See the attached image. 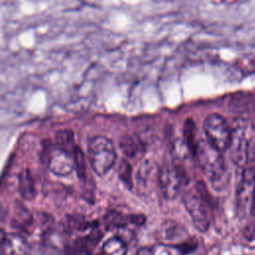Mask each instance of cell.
<instances>
[{
    "instance_id": "obj_4",
    "label": "cell",
    "mask_w": 255,
    "mask_h": 255,
    "mask_svg": "<svg viewBox=\"0 0 255 255\" xmlns=\"http://www.w3.org/2000/svg\"><path fill=\"white\" fill-rule=\"evenodd\" d=\"M255 200V167L242 169L236 188V213L240 220L248 221Z\"/></svg>"
},
{
    "instance_id": "obj_19",
    "label": "cell",
    "mask_w": 255,
    "mask_h": 255,
    "mask_svg": "<svg viewBox=\"0 0 255 255\" xmlns=\"http://www.w3.org/2000/svg\"><path fill=\"white\" fill-rule=\"evenodd\" d=\"M119 175L121 179L130 188L131 187V167L126 160L122 161L119 168Z\"/></svg>"
},
{
    "instance_id": "obj_8",
    "label": "cell",
    "mask_w": 255,
    "mask_h": 255,
    "mask_svg": "<svg viewBox=\"0 0 255 255\" xmlns=\"http://www.w3.org/2000/svg\"><path fill=\"white\" fill-rule=\"evenodd\" d=\"M47 166L53 174L58 176H67L75 168L74 155L56 146L48 152Z\"/></svg>"
},
{
    "instance_id": "obj_5",
    "label": "cell",
    "mask_w": 255,
    "mask_h": 255,
    "mask_svg": "<svg viewBox=\"0 0 255 255\" xmlns=\"http://www.w3.org/2000/svg\"><path fill=\"white\" fill-rule=\"evenodd\" d=\"M203 130L207 140L215 147L224 151L228 149L231 140V127L219 114L208 115L203 123Z\"/></svg>"
},
{
    "instance_id": "obj_7",
    "label": "cell",
    "mask_w": 255,
    "mask_h": 255,
    "mask_svg": "<svg viewBox=\"0 0 255 255\" xmlns=\"http://www.w3.org/2000/svg\"><path fill=\"white\" fill-rule=\"evenodd\" d=\"M157 182L161 193L168 199L174 198L179 193L183 184L187 183L186 179L172 163L170 165H163L158 169Z\"/></svg>"
},
{
    "instance_id": "obj_18",
    "label": "cell",
    "mask_w": 255,
    "mask_h": 255,
    "mask_svg": "<svg viewBox=\"0 0 255 255\" xmlns=\"http://www.w3.org/2000/svg\"><path fill=\"white\" fill-rule=\"evenodd\" d=\"M245 237L248 240H254L255 239V200L252 207V211L250 214V217L248 221L246 222L245 229H244Z\"/></svg>"
},
{
    "instance_id": "obj_9",
    "label": "cell",
    "mask_w": 255,
    "mask_h": 255,
    "mask_svg": "<svg viewBox=\"0 0 255 255\" xmlns=\"http://www.w3.org/2000/svg\"><path fill=\"white\" fill-rule=\"evenodd\" d=\"M156 237L162 244L178 246L187 240V231L184 226H181L175 221L165 220L157 228Z\"/></svg>"
},
{
    "instance_id": "obj_15",
    "label": "cell",
    "mask_w": 255,
    "mask_h": 255,
    "mask_svg": "<svg viewBox=\"0 0 255 255\" xmlns=\"http://www.w3.org/2000/svg\"><path fill=\"white\" fill-rule=\"evenodd\" d=\"M184 141L191 150L192 153H194V149L197 143V140H195V127L192 120L188 119L185 122L184 125Z\"/></svg>"
},
{
    "instance_id": "obj_3",
    "label": "cell",
    "mask_w": 255,
    "mask_h": 255,
    "mask_svg": "<svg viewBox=\"0 0 255 255\" xmlns=\"http://www.w3.org/2000/svg\"><path fill=\"white\" fill-rule=\"evenodd\" d=\"M88 159L91 167L98 175L107 174L117 160L113 141L104 135H96L91 138L88 144Z\"/></svg>"
},
{
    "instance_id": "obj_20",
    "label": "cell",
    "mask_w": 255,
    "mask_h": 255,
    "mask_svg": "<svg viewBox=\"0 0 255 255\" xmlns=\"http://www.w3.org/2000/svg\"><path fill=\"white\" fill-rule=\"evenodd\" d=\"M136 255H154V252L151 248L149 247H140L137 252Z\"/></svg>"
},
{
    "instance_id": "obj_10",
    "label": "cell",
    "mask_w": 255,
    "mask_h": 255,
    "mask_svg": "<svg viewBox=\"0 0 255 255\" xmlns=\"http://www.w3.org/2000/svg\"><path fill=\"white\" fill-rule=\"evenodd\" d=\"M1 255H28L30 245L25 237L17 233L1 231Z\"/></svg>"
},
{
    "instance_id": "obj_13",
    "label": "cell",
    "mask_w": 255,
    "mask_h": 255,
    "mask_svg": "<svg viewBox=\"0 0 255 255\" xmlns=\"http://www.w3.org/2000/svg\"><path fill=\"white\" fill-rule=\"evenodd\" d=\"M56 139V145L72 154H74L75 149L77 147L75 143V136L73 130L69 128L60 129L55 134Z\"/></svg>"
},
{
    "instance_id": "obj_1",
    "label": "cell",
    "mask_w": 255,
    "mask_h": 255,
    "mask_svg": "<svg viewBox=\"0 0 255 255\" xmlns=\"http://www.w3.org/2000/svg\"><path fill=\"white\" fill-rule=\"evenodd\" d=\"M228 149L233 163L244 169L255 162V127L244 119L234 121L231 126V140Z\"/></svg>"
},
{
    "instance_id": "obj_14",
    "label": "cell",
    "mask_w": 255,
    "mask_h": 255,
    "mask_svg": "<svg viewBox=\"0 0 255 255\" xmlns=\"http://www.w3.org/2000/svg\"><path fill=\"white\" fill-rule=\"evenodd\" d=\"M128 246L121 237H112L103 245V255H127Z\"/></svg>"
},
{
    "instance_id": "obj_17",
    "label": "cell",
    "mask_w": 255,
    "mask_h": 255,
    "mask_svg": "<svg viewBox=\"0 0 255 255\" xmlns=\"http://www.w3.org/2000/svg\"><path fill=\"white\" fill-rule=\"evenodd\" d=\"M120 147L122 149V151L129 157H132L136 151H137V145L136 142L134 141L133 138H131L130 136H124L122 137L121 141H120Z\"/></svg>"
},
{
    "instance_id": "obj_11",
    "label": "cell",
    "mask_w": 255,
    "mask_h": 255,
    "mask_svg": "<svg viewBox=\"0 0 255 255\" xmlns=\"http://www.w3.org/2000/svg\"><path fill=\"white\" fill-rule=\"evenodd\" d=\"M143 221L144 217L141 215H125L117 211H111L105 217V224L108 228H120L125 227L128 223L139 224Z\"/></svg>"
},
{
    "instance_id": "obj_16",
    "label": "cell",
    "mask_w": 255,
    "mask_h": 255,
    "mask_svg": "<svg viewBox=\"0 0 255 255\" xmlns=\"http://www.w3.org/2000/svg\"><path fill=\"white\" fill-rule=\"evenodd\" d=\"M73 155H74V159H75V168L77 170L78 176L83 179L86 176V171H87L85 154H84L83 150L79 146H77Z\"/></svg>"
},
{
    "instance_id": "obj_12",
    "label": "cell",
    "mask_w": 255,
    "mask_h": 255,
    "mask_svg": "<svg viewBox=\"0 0 255 255\" xmlns=\"http://www.w3.org/2000/svg\"><path fill=\"white\" fill-rule=\"evenodd\" d=\"M18 187L19 192L21 193L22 197L25 199H33L36 195V188L35 182L33 179L32 174L28 169H24L20 172L18 176Z\"/></svg>"
},
{
    "instance_id": "obj_2",
    "label": "cell",
    "mask_w": 255,
    "mask_h": 255,
    "mask_svg": "<svg viewBox=\"0 0 255 255\" xmlns=\"http://www.w3.org/2000/svg\"><path fill=\"white\" fill-rule=\"evenodd\" d=\"M202 173L214 188L220 189L226 183L227 167L222 151L207 139L197 140L194 153Z\"/></svg>"
},
{
    "instance_id": "obj_6",
    "label": "cell",
    "mask_w": 255,
    "mask_h": 255,
    "mask_svg": "<svg viewBox=\"0 0 255 255\" xmlns=\"http://www.w3.org/2000/svg\"><path fill=\"white\" fill-rule=\"evenodd\" d=\"M205 195L197 188L196 191H187L183 195L184 206L192 220L193 225L200 232L208 230L210 218L207 210Z\"/></svg>"
}]
</instances>
